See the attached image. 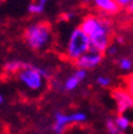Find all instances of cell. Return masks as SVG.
I'll list each match as a JSON object with an SVG mask.
<instances>
[{
	"label": "cell",
	"mask_w": 133,
	"mask_h": 134,
	"mask_svg": "<svg viewBox=\"0 0 133 134\" xmlns=\"http://www.w3.org/2000/svg\"><path fill=\"white\" fill-rule=\"evenodd\" d=\"M80 28L89 36L91 40L97 37H110L112 21L105 16L88 15L81 20Z\"/></svg>",
	"instance_id": "obj_3"
},
{
	"label": "cell",
	"mask_w": 133,
	"mask_h": 134,
	"mask_svg": "<svg viewBox=\"0 0 133 134\" xmlns=\"http://www.w3.org/2000/svg\"><path fill=\"white\" fill-rule=\"evenodd\" d=\"M115 122L123 131H126L130 127V120L125 116L124 113H119V116L115 118Z\"/></svg>",
	"instance_id": "obj_12"
},
{
	"label": "cell",
	"mask_w": 133,
	"mask_h": 134,
	"mask_svg": "<svg viewBox=\"0 0 133 134\" xmlns=\"http://www.w3.org/2000/svg\"><path fill=\"white\" fill-rule=\"evenodd\" d=\"M96 82H97V85H100L103 88H109L112 84V79L108 77V76H99L96 79Z\"/></svg>",
	"instance_id": "obj_16"
},
{
	"label": "cell",
	"mask_w": 133,
	"mask_h": 134,
	"mask_svg": "<svg viewBox=\"0 0 133 134\" xmlns=\"http://www.w3.org/2000/svg\"><path fill=\"white\" fill-rule=\"evenodd\" d=\"M87 79V69H81V68H77L71 76L65 79L64 84H63V88L65 92H73L79 88V85Z\"/></svg>",
	"instance_id": "obj_7"
},
{
	"label": "cell",
	"mask_w": 133,
	"mask_h": 134,
	"mask_svg": "<svg viewBox=\"0 0 133 134\" xmlns=\"http://www.w3.org/2000/svg\"><path fill=\"white\" fill-rule=\"evenodd\" d=\"M128 11H129V13H130V15H133V2H132V3H130V5L128 7Z\"/></svg>",
	"instance_id": "obj_20"
},
{
	"label": "cell",
	"mask_w": 133,
	"mask_h": 134,
	"mask_svg": "<svg viewBox=\"0 0 133 134\" xmlns=\"http://www.w3.org/2000/svg\"><path fill=\"white\" fill-rule=\"evenodd\" d=\"M91 49L92 45L89 36L80 27L75 28L68 36L65 45V57L71 61H76L79 57H81L84 53H87Z\"/></svg>",
	"instance_id": "obj_2"
},
{
	"label": "cell",
	"mask_w": 133,
	"mask_h": 134,
	"mask_svg": "<svg viewBox=\"0 0 133 134\" xmlns=\"http://www.w3.org/2000/svg\"><path fill=\"white\" fill-rule=\"evenodd\" d=\"M16 77H17V81L23 85V88L27 92L40 93L45 88V79L36 65L27 64L16 74Z\"/></svg>",
	"instance_id": "obj_4"
},
{
	"label": "cell",
	"mask_w": 133,
	"mask_h": 134,
	"mask_svg": "<svg viewBox=\"0 0 133 134\" xmlns=\"http://www.w3.org/2000/svg\"><path fill=\"white\" fill-rule=\"evenodd\" d=\"M119 68L123 72H130L133 69V60L129 57H121L119 60Z\"/></svg>",
	"instance_id": "obj_14"
},
{
	"label": "cell",
	"mask_w": 133,
	"mask_h": 134,
	"mask_svg": "<svg viewBox=\"0 0 133 134\" xmlns=\"http://www.w3.org/2000/svg\"><path fill=\"white\" fill-rule=\"evenodd\" d=\"M52 28L48 23H35L25 28L24 40L32 51H43L52 43Z\"/></svg>",
	"instance_id": "obj_1"
},
{
	"label": "cell",
	"mask_w": 133,
	"mask_h": 134,
	"mask_svg": "<svg viewBox=\"0 0 133 134\" xmlns=\"http://www.w3.org/2000/svg\"><path fill=\"white\" fill-rule=\"evenodd\" d=\"M71 117H72V122L73 124H85L88 117H87V114L84 111H75L71 114Z\"/></svg>",
	"instance_id": "obj_15"
},
{
	"label": "cell",
	"mask_w": 133,
	"mask_h": 134,
	"mask_svg": "<svg viewBox=\"0 0 133 134\" xmlns=\"http://www.w3.org/2000/svg\"><path fill=\"white\" fill-rule=\"evenodd\" d=\"M72 117L71 114H65L61 111H57L55 114V122L52 125V129L55 131V134H63L65 131V129L72 125Z\"/></svg>",
	"instance_id": "obj_9"
},
{
	"label": "cell",
	"mask_w": 133,
	"mask_h": 134,
	"mask_svg": "<svg viewBox=\"0 0 133 134\" xmlns=\"http://www.w3.org/2000/svg\"><path fill=\"white\" fill-rule=\"evenodd\" d=\"M126 89H128L129 93L133 96V72L128 76V79H126Z\"/></svg>",
	"instance_id": "obj_17"
},
{
	"label": "cell",
	"mask_w": 133,
	"mask_h": 134,
	"mask_svg": "<svg viewBox=\"0 0 133 134\" xmlns=\"http://www.w3.org/2000/svg\"><path fill=\"white\" fill-rule=\"evenodd\" d=\"M48 0H36V2H32L28 5V12L31 15H40L44 12L45 5H47Z\"/></svg>",
	"instance_id": "obj_11"
},
{
	"label": "cell",
	"mask_w": 133,
	"mask_h": 134,
	"mask_svg": "<svg viewBox=\"0 0 133 134\" xmlns=\"http://www.w3.org/2000/svg\"><path fill=\"white\" fill-rule=\"evenodd\" d=\"M93 5L96 7L101 13L104 15H116L120 11V5L117 4L116 0H92Z\"/></svg>",
	"instance_id": "obj_8"
},
{
	"label": "cell",
	"mask_w": 133,
	"mask_h": 134,
	"mask_svg": "<svg viewBox=\"0 0 133 134\" xmlns=\"http://www.w3.org/2000/svg\"><path fill=\"white\" fill-rule=\"evenodd\" d=\"M105 129L108 134H124V131L116 125L115 118H107L105 121Z\"/></svg>",
	"instance_id": "obj_13"
},
{
	"label": "cell",
	"mask_w": 133,
	"mask_h": 134,
	"mask_svg": "<svg viewBox=\"0 0 133 134\" xmlns=\"http://www.w3.org/2000/svg\"><path fill=\"white\" fill-rule=\"evenodd\" d=\"M112 98L116 102V108L119 113H125L133 108V96L126 89L116 88L112 90Z\"/></svg>",
	"instance_id": "obj_6"
},
{
	"label": "cell",
	"mask_w": 133,
	"mask_h": 134,
	"mask_svg": "<svg viewBox=\"0 0 133 134\" xmlns=\"http://www.w3.org/2000/svg\"><path fill=\"white\" fill-rule=\"evenodd\" d=\"M103 60H104V53L97 52L94 49H91L87 53H84L81 57H79V59L75 61V65H76V68L89 70V69L97 68L103 63Z\"/></svg>",
	"instance_id": "obj_5"
},
{
	"label": "cell",
	"mask_w": 133,
	"mask_h": 134,
	"mask_svg": "<svg viewBox=\"0 0 133 134\" xmlns=\"http://www.w3.org/2000/svg\"><path fill=\"white\" fill-rule=\"evenodd\" d=\"M27 65V63H23V61H17V60H13V61H8L6 65H4V72L9 76H16L19 72H20L24 66Z\"/></svg>",
	"instance_id": "obj_10"
},
{
	"label": "cell",
	"mask_w": 133,
	"mask_h": 134,
	"mask_svg": "<svg viewBox=\"0 0 133 134\" xmlns=\"http://www.w3.org/2000/svg\"><path fill=\"white\" fill-rule=\"evenodd\" d=\"M3 102H4V97H3L2 94H0V104H3Z\"/></svg>",
	"instance_id": "obj_21"
},
{
	"label": "cell",
	"mask_w": 133,
	"mask_h": 134,
	"mask_svg": "<svg viewBox=\"0 0 133 134\" xmlns=\"http://www.w3.org/2000/svg\"><path fill=\"white\" fill-rule=\"evenodd\" d=\"M116 2H117V4L120 5V8H128L133 0H116Z\"/></svg>",
	"instance_id": "obj_18"
},
{
	"label": "cell",
	"mask_w": 133,
	"mask_h": 134,
	"mask_svg": "<svg viewBox=\"0 0 133 134\" xmlns=\"http://www.w3.org/2000/svg\"><path fill=\"white\" fill-rule=\"evenodd\" d=\"M117 51H119V49H117V47H116V45H109V48L107 49V52H105V53H108L109 56H115V54L117 53Z\"/></svg>",
	"instance_id": "obj_19"
}]
</instances>
